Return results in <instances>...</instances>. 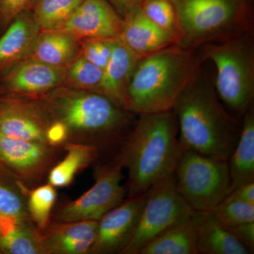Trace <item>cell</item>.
<instances>
[{"label": "cell", "mask_w": 254, "mask_h": 254, "mask_svg": "<svg viewBox=\"0 0 254 254\" xmlns=\"http://www.w3.org/2000/svg\"><path fill=\"white\" fill-rule=\"evenodd\" d=\"M139 254H198L195 212L151 241Z\"/></svg>", "instance_id": "7402d4cb"}, {"label": "cell", "mask_w": 254, "mask_h": 254, "mask_svg": "<svg viewBox=\"0 0 254 254\" xmlns=\"http://www.w3.org/2000/svg\"><path fill=\"white\" fill-rule=\"evenodd\" d=\"M199 71L193 50L179 45L143 57L127 88L125 108L138 115L173 111Z\"/></svg>", "instance_id": "277c9868"}, {"label": "cell", "mask_w": 254, "mask_h": 254, "mask_svg": "<svg viewBox=\"0 0 254 254\" xmlns=\"http://www.w3.org/2000/svg\"><path fill=\"white\" fill-rule=\"evenodd\" d=\"M34 0H0V25L6 26Z\"/></svg>", "instance_id": "1f68e13d"}, {"label": "cell", "mask_w": 254, "mask_h": 254, "mask_svg": "<svg viewBox=\"0 0 254 254\" xmlns=\"http://www.w3.org/2000/svg\"><path fill=\"white\" fill-rule=\"evenodd\" d=\"M113 50L103 69V78L94 92L108 97L125 108L127 88L141 57L133 53L120 36L112 39Z\"/></svg>", "instance_id": "e0dca14e"}, {"label": "cell", "mask_w": 254, "mask_h": 254, "mask_svg": "<svg viewBox=\"0 0 254 254\" xmlns=\"http://www.w3.org/2000/svg\"><path fill=\"white\" fill-rule=\"evenodd\" d=\"M193 213L177 190L175 174L158 182L145 193L136 226L121 254H139L151 241Z\"/></svg>", "instance_id": "ba28073f"}, {"label": "cell", "mask_w": 254, "mask_h": 254, "mask_svg": "<svg viewBox=\"0 0 254 254\" xmlns=\"http://www.w3.org/2000/svg\"><path fill=\"white\" fill-rule=\"evenodd\" d=\"M57 197L56 188L48 182L31 189L28 191V215L33 225L39 230L44 228L51 220Z\"/></svg>", "instance_id": "4316f807"}, {"label": "cell", "mask_w": 254, "mask_h": 254, "mask_svg": "<svg viewBox=\"0 0 254 254\" xmlns=\"http://www.w3.org/2000/svg\"><path fill=\"white\" fill-rule=\"evenodd\" d=\"M178 191L194 212L208 213L229 195L228 161L181 149L175 173Z\"/></svg>", "instance_id": "52a82bcc"}, {"label": "cell", "mask_w": 254, "mask_h": 254, "mask_svg": "<svg viewBox=\"0 0 254 254\" xmlns=\"http://www.w3.org/2000/svg\"><path fill=\"white\" fill-rule=\"evenodd\" d=\"M98 220L58 222L50 220L38 230L43 254H89Z\"/></svg>", "instance_id": "5bb4252c"}, {"label": "cell", "mask_w": 254, "mask_h": 254, "mask_svg": "<svg viewBox=\"0 0 254 254\" xmlns=\"http://www.w3.org/2000/svg\"><path fill=\"white\" fill-rule=\"evenodd\" d=\"M30 190L0 163V214L31 221L27 208Z\"/></svg>", "instance_id": "cb8c5ba5"}, {"label": "cell", "mask_w": 254, "mask_h": 254, "mask_svg": "<svg viewBox=\"0 0 254 254\" xmlns=\"http://www.w3.org/2000/svg\"><path fill=\"white\" fill-rule=\"evenodd\" d=\"M46 139L48 145L63 147L68 140L67 128L61 122L53 120L47 130Z\"/></svg>", "instance_id": "d6a6232c"}, {"label": "cell", "mask_w": 254, "mask_h": 254, "mask_svg": "<svg viewBox=\"0 0 254 254\" xmlns=\"http://www.w3.org/2000/svg\"><path fill=\"white\" fill-rule=\"evenodd\" d=\"M77 40L66 32L45 31L38 36L32 53L34 59L51 66L62 67L76 55Z\"/></svg>", "instance_id": "603a6c76"}, {"label": "cell", "mask_w": 254, "mask_h": 254, "mask_svg": "<svg viewBox=\"0 0 254 254\" xmlns=\"http://www.w3.org/2000/svg\"><path fill=\"white\" fill-rule=\"evenodd\" d=\"M63 148V158L51 169L47 178V182L55 188L69 186L77 174L94 165L102 157L101 152L94 145L67 142Z\"/></svg>", "instance_id": "ffe728a7"}, {"label": "cell", "mask_w": 254, "mask_h": 254, "mask_svg": "<svg viewBox=\"0 0 254 254\" xmlns=\"http://www.w3.org/2000/svg\"><path fill=\"white\" fill-rule=\"evenodd\" d=\"M62 67L36 59L28 60L11 70L3 78L0 93L36 95L53 89L63 79Z\"/></svg>", "instance_id": "9a60e30c"}, {"label": "cell", "mask_w": 254, "mask_h": 254, "mask_svg": "<svg viewBox=\"0 0 254 254\" xmlns=\"http://www.w3.org/2000/svg\"><path fill=\"white\" fill-rule=\"evenodd\" d=\"M120 38L141 58L177 44L176 38L147 17L141 6L123 16Z\"/></svg>", "instance_id": "2e32d148"}, {"label": "cell", "mask_w": 254, "mask_h": 254, "mask_svg": "<svg viewBox=\"0 0 254 254\" xmlns=\"http://www.w3.org/2000/svg\"><path fill=\"white\" fill-rule=\"evenodd\" d=\"M83 0H34L33 16L44 31H59Z\"/></svg>", "instance_id": "d4e9b609"}, {"label": "cell", "mask_w": 254, "mask_h": 254, "mask_svg": "<svg viewBox=\"0 0 254 254\" xmlns=\"http://www.w3.org/2000/svg\"><path fill=\"white\" fill-rule=\"evenodd\" d=\"M227 161L231 179L230 192L244 184L254 182V106L244 115L238 141Z\"/></svg>", "instance_id": "d6986e66"}, {"label": "cell", "mask_w": 254, "mask_h": 254, "mask_svg": "<svg viewBox=\"0 0 254 254\" xmlns=\"http://www.w3.org/2000/svg\"><path fill=\"white\" fill-rule=\"evenodd\" d=\"M198 254H249L231 232L208 213L195 212Z\"/></svg>", "instance_id": "44dd1931"}, {"label": "cell", "mask_w": 254, "mask_h": 254, "mask_svg": "<svg viewBox=\"0 0 254 254\" xmlns=\"http://www.w3.org/2000/svg\"><path fill=\"white\" fill-rule=\"evenodd\" d=\"M0 254H43L38 228L31 221L23 222L0 237Z\"/></svg>", "instance_id": "484cf974"}, {"label": "cell", "mask_w": 254, "mask_h": 254, "mask_svg": "<svg viewBox=\"0 0 254 254\" xmlns=\"http://www.w3.org/2000/svg\"><path fill=\"white\" fill-rule=\"evenodd\" d=\"M178 23L182 48L247 33L245 0H171Z\"/></svg>", "instance_id": "8992f818"}, {"label": "cell", "mask_w": 254, "mask_h": 254, "mask_svg": "<svg viewBox=\"0 0 254 254\" xmlns=\"http://www.w3.org/2000/svg\"><path fill=\"white\" fill-rule=\"evenodd\" d=\"M141 8L145 16L159 27L173 35L178 43V23L171 0H145Z\"/></svg>", "instance_id": "f1b7e54d"}, {"label": "cell", "mask_w": 254, "mask_h": 254, "mask_svg": "<svg viewBox=\"0 0 254 254\" xmlns=\"http://www.w3.org/2000/svg\"><path fill=\"white\" fill-rule=\"evenodd\" d=\"M227 197L254 205V182L240 185L232 190Z\"/></svg>", "instance_id": "e575fe53"}, {"label": "cell", "mask_w": 254, "mask_h": 254, "mask_svg": "<svg viewBox=\"0 0 254 254\" xmlns=\"http://www.w3.org/2000/svg\"><path fill=\"white\" fill-rule=\"evenodd\" d=\"M112 50V39H86L82 48V56L103 70L109 62Z\"/></svg>", "instance_id": "4dcf8cb0"}, {"label": "cell", "mask_w": 254, "mask_h": 254, "mask_svg": "<svg viewBox=\"0 0 254 254\" xmlns=\"http://www.w3.org/2000/svg\"><path fill=\"white\" fill-rule=\"evenodd\" d=\"M39 29L32 15L24 11L14 18L0 38V72L33 51Z\"/></svg>", "instance_id": "ac0fdd59"}, {"label": "cell", "mask_w": 254, "mask_h": 254, "mask_svg": "<svg viewBox=\"0 0 254 254\" xmlns=\"http://www.w3.org/2000/svg\"><path fill=\"white\" fill-rule=\"evenodd\" d=\"M64 155L63 147L12 138L0 132V163L30 189L47 180Z\"/></svg>", "instance_id": "30bf717a"}, {"label": "cell", "mask_w": 254, "mask_h": 254, "mask_svg": "<svg viewBox=\"0 0 254 254\" xmlns=\"http://www.w3.org/2000/svg\"><path fill=\"white\" fill-rule=\"evenodd\" d=\"M127 139L116 153L128 171L127 197L142 195L175 173L180 148L174 111L138 115Z\"/></svg>", "instance_id": "6da1fadb"}, {"label": "cell", "mask_w": 254, "mask_h": 254, "mask_svg": "<svg viewBox=\"0 0 254 254\" xmlns=\"http://www.w3.org/2000/svg\"><path fill=\"white\" fill-rule=\"evenodd\" d=\"M145 197H127L98 220L89 254H121L134 231Z\"/></svg>", "instance_id": "7c38bea8"}, {"label": "cell", "mask_w": 254, "mask_h": 254, "mask_svg": "<svg viewBox=\"0 0 254 254\" xmlns=\"http://www.w3.org/2000/svg\"><path fill=\"white\" fill-rule=\"evenodd\" d=\"M122 17L131 10L140 7L145 0H107Z\"/></svg>", "instance_id": "d590c367"}, {"label": "cell", "mask_w": 254, "mask_h": 254, "mask_svg": "<svg viewBox=\"0 0 254 254\" xmlns=\"http://www.w3.org/2000/svg\"><path fill=\"white\" fill-rule=\"evenodd\" d=\"M181 149L228 160L240 136V124L224 108L214 87L198 72L174 107Z\"/></svg>", "instance_id": "3957f363"}, {"label": "cell", "mask_w": 254, "mask_h": 254, "mask_svg": "<svg viewBox=\"0 0 254 254\" xmlns=\"http://www.w3.org/2000/svg\"><path fill=\"white\" fill-rule=\"evenodd\" d=\"M209 43L203 58L215 66V91L219 99L237 115H244L254 99V46L252 36L246 33Z\"/></svg>", "instance_id": "5b68a950"}, {"label": "cell", "mask_w": 254, "mask_h": 254, "mask_svg": "<svg viewBox=\"0 0 254 254\" xmlns=\"http://www.w3.org/2000/svg\"><path fill=\"white\" fill-rule=\"evenodd\" d=\"M123 17L107 0H83L59 31L77 39H113L120 36Z\"/></svg>", "instance_id": "4fadbf2b"}, {"label": "cell", "mask_w": 254, "mask_h": 254, "mask_svg": "<svg viewBox=\"0 0 254 254\" xmlns=\"http://www.w3.org/2000/svg\"><path fill=\"white\" fill-rule=\"evenodd\" d=\"M95 183L81 196L60 207L52 214L51 220L74 222L99 220L127 198L123 165L116 154L106 162L94 164Z\"/></svg>", "instance_id": "9c48e42d"}, {"label": "cell", "mask_w": 254, "mask_h": 254, "mask_svg": "<svg viewBox=\"0 0 254 254\" xmlns=\"http://www.w3.org/2000/svg\"><path fill=\"white\" fill-rule=\"evenodd\" d=\"M207 213L226 228L254 222V205L229 197Z\"/></svg>", "instance_id": "83f0119b"}, {"label": "cell", "mask_w": 254, "mask_h": 254, "mask_svg": "<svg viewBox=\"0 0 254 254\" xmlns=\"http://www.w3.org/2000/svg\"><path fill=\"white\" fill-rule=\"evenodd\" d=\"M43 103L53 120L66 126L68 142L94 145L102 156L118 153L132 129L133 113L96 92L59 91Z\"/></svg>", "instance_id": "7a4b0ae2"}, {"label": "cell", "mask_w": 254, "mask_h": 254, "mask_svg": "<svg viewBox=\"0 0 254 254\" xmlns=\"http://www.w3.org/2000/svg\"><path fill=\"white\" fill-rule=\"evenodd\" d=\"M23 222H26V220H21L14 217L0 214V237L9 235Z\"/></svg>", "instance_id": "8d00e7d4"}, {"label": "cell", "mask_w": 254, "mask_h": 254, "mask_svg": "<svg viewBox=\"0 0 254 254\" xmlns=\"http://www.w3.org/2000/svg\"><path fill=\"white\" fill-rule=\"evenodd\" d=\"M53 119L43 103L0 93V132L6 136L48 144Z\"/></svg>", "instance_id": "8fae6325"}, {"label": "cell", "mask_w": 254, "mask_h": 254, "mask_svg": "<svg viewBox=\"0 0 254 254\" xmlns=\"http://www.w3.org/2000/svg\"><path fill=\"white\" fill-rule=\"evenodd\" d=\"M68 75L75 86L85 91H95L103 78V70L81 56L70 66Z\"/></svg>", "instance_id": "f546056e"}, {"label": "cell", "mask_w": 254, "mask_h": 254, "mask_svg": "<svg viewBox=\"0 0 254 254\" xmlns=\"http://www.w3.org/2000/svg\"><path fill=\"white\" fill-rule=\"evenodd\" d=\"M250 254L254 252V222H247L238 226L227 228Z\"/></svg>", "instance_id": "836d02e7"}]
</instances>
